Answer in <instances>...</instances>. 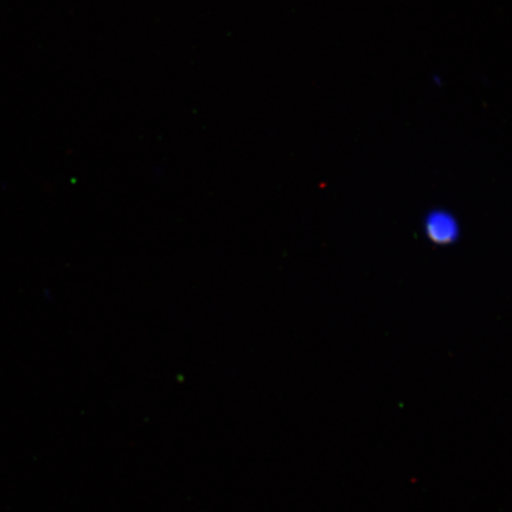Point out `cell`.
Returning <instances> with one entry per match:
<instances>
[{"instance_id": "6da1fadb", "label": "cell", "mask_w": 512, "mask_h": 512, "mask_svg": "<svg viewBox=\"0 0 512 512\" xmlns=\"http://www.w3.org/2000/svg\"><path fill=\"white\" fill-rule=\"evenodd\" d=\"M426 233L428 238L437 243H450L457 239L458 226L452 216L443 211H434L427 217Z\"/></svg>"}]
</instances>
